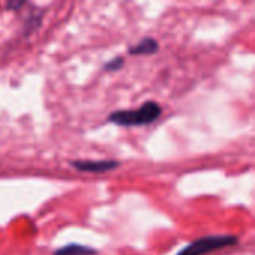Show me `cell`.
I'll list each match as a JSON object with an SVG mask.
<instances>
[{
  "instance_id": "6da1fadb",
  "label": "cell",
  "mask_w": 255,
  "mask_h": 255,
  "mask_svg": "<svg viewBox=\"0 0 255 255\" xmlns=\"http://www.w3.org/2000/svg\"><path fill=\"white\" fill-rule=\"evenodd\" d=\"M163 108L157 102H145L139 109H128V111H115L109 114L108 121L121 126V127H139L148 126L158 120L161 115Z\"/></svg>"
},
{
  "instance_id": "7a4b0ae2",
  "label": "cell",
  "mask_w": 255,
  "mask_h": 255,
  "mask_svg": "<svg viewBox=\"0 0 255 255\" xmlns=\"http://www.w3.org/2000/svg\"><path fill=\"white\" fill-rule=\"evenodd\" d=\"M239 242L236 236L232 235H217V236H205L194 242H191L188 247L182 248L176 255H206L215 253L218 250L235 247Z\"/></svg>"
},
{
  "instance_id": "3957f363",
  "label": "cell",
  "mask_w": 255,
  "mask_h": 255,
  "mask_svg": "<svg viewBox=\"0 0 255 255\" xmlns=\"http://www.w3.org/2000/svg\"><path fill=\"white\" fill-rule=\"evenodd\" d=\"M70 166L79 172H90V173H105L117 169L120 161L117 160H73Z\"/></svg>"
},
{
  "instance_id": "277c9868",
  "label": "cell",
  "mask_w": 255,
  "mask_h": 255,
  "mask_svg": "<svg viewBox=\"0 0 255 255\" xmlns=\"http://www.w3.org/2000/svg\"><path fill=\"white\" fill-rule=\"evenodd\" d=\"M158 49H160L158 42L154 37L146 36L139 43L133 45L128 49V54H131V55H152V54H157Z\"/></svg>"
},
{
  "instance_id": "5b68a950",
  "label": "cell",
  "mask_w": 255,
  "mask_h": 255,
  "mask_svg": "<svg viewBox=\"0 0 255 255\" xmlns=\"http://www.w3.org/2000/svg\"><path fill=\"white\" fill-rule=\"evenodd\" d=\"M99 251L93 250V248H88V247H84V245H79V244H69L66 247H61L58 248L57 251H54L52 255H97Z\"/></svg>"
},
{
  "instance_id": "8992f818",
  "label": "cell",
  "mask_w": 255,
  "mask_h": 255,
  "mask_svg": "<svg viewBox=\"0 0 255 255\" xmlns=\"http://www.w3.org/2000/svg\"><path fill=\"white\" fill-rule=\"evenodd\" d=\"M123 66H124V58H123V57H117V58H114V60H109V61L103 66V69H105L106 72H117V70H120Z\"/></svg>"
},
{
  "instance_id": "52a82bcc",
  "label": "cell",
  "mask_w": 255,
  "mask_h": 255,
  "mask_svg": "<svg viewBox=\"0 0 255 255\" xmlns=\"http://www.w3.org/2000/svg\"><path fill=\"white\" fill-rule=\"evenodd\" d=\"M24 4H25L24 1H9L6 6L10 7V9H18V7H21V6H24Z\"/></svg>"
}]
</instances>
